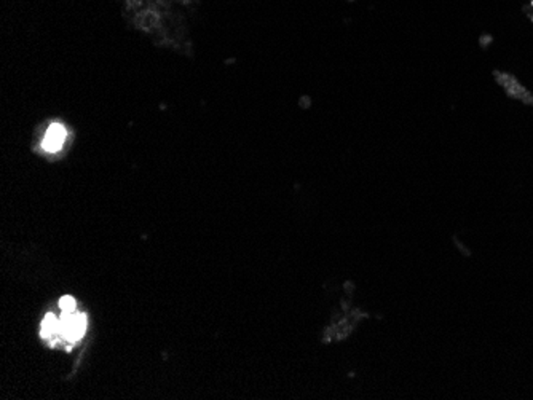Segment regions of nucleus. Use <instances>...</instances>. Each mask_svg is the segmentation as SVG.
<instances>
[{
  "instance_id": "nucleus-2",
  "label": "nucleus",
  "mask_w": 533,
  "mask_h": 400,
  "mask_svg": "<svg viewBox=\"0 0 533 400\" xmlns=\"http://www.w3.org/2000/svg\"><path fill=\"white\" fill-rule=\"evenodd\" d=\"M64 140H66V129H64L63 125H59V123H53V125L46 129L42 145L46 152L55 154V152L61 150Z\"/></svg>"
},
{
  "instance_id": "nucleus-4",
  "label": "nucleus",
  "mask_w": 533,
  "mask_h": 400,
  "mask_svg": "<svg viewBox=\"0 0 533 400\" xmlns=\"http://www.w3.org/2000/svg\"><path fill=\"white\" fill-rule=\"evenodd\" d=\"M75 300L72 297H63L61 302H59V307H61L63 314H70L75 313Z\"/></svg>"
},
{
  "instance_id": "nucleus-1",
  "label": "nucleus",
  "mask_w": 533,
  "mask_h": 400,
  "mask_svg": "<svg viewBox=\"0 0 533 400\" xmlns=\"http://www.w3.org/2000/svg\"><path fill=\"white\" fill-rule=\"evenodd\" d=\"M86 331V317L80 313L63 314L61 317V335L68 341H77L84 337Z\"/></svg>"
},
{
  "instance_id": "nucleus-3",
  "label": "nucleus",
  "mask_w": 533,
  "mask_h": 400,
  "mask_svg": "<svg viewBox=\"0 0 533 400\" xmlns=\"http://www.w3.org/2000/svg\"><path fill=\"white\" fill-rule=\"evenodd\" d=\"M40 333H42L44 338L56 337L58 333H61V321L55 314L45 316L42 327H40Z\"/></svg>"
}]
</instances>
